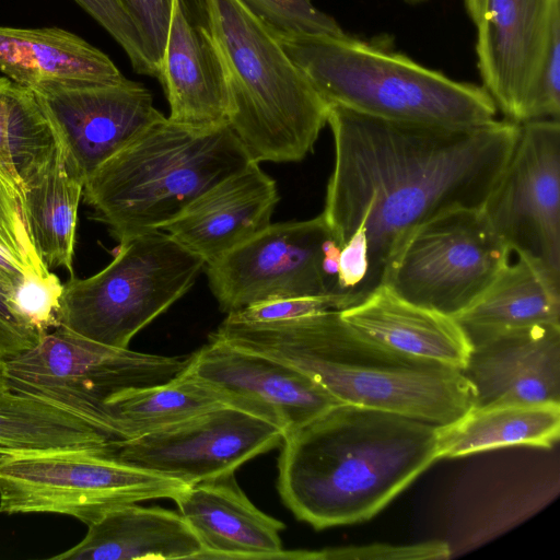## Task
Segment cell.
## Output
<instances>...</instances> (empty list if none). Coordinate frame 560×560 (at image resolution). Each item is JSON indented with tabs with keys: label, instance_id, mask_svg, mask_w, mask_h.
Segmentation results:
<instances>
[{
	"label": "cell",
	"instance_id": "6da1fadb",
	"mask_svg": "<svg viewBox=\"0 0 560 560\" xmlns=\"http://www.w3.org/2000/svg\"><path fill=\"white\" fill-rule=\"evenodd\" d=\"M335 163L322 212L338 244L361 232L369 249L366 298L383 285L411 232L445 212L481 209L516 144L521 125L401 122L328 104Z\"/></svg>",
	"mask_w": 560,
	"mask_h": 560
},
{
	"label": "cell",
	"instance_id": "7a4b0ae2",
	"mask_svg": "<svg viewBox=\"0 0 560 560\" xmlns=\"http://www.w3.org/2000/svg\"><path fill=\"white\" fill-rule=\"evenodd\" d=\"M436 428L337 404L283 436L280 498L317 530L365 522L439 459Z\"/></svg>",
	"mask_w": 560,
	"mask_h": 560
},
{
	"label": "cell",
	"instance_id": "3957f363",
	"mask_svg": "<svg viewBox=\"0 0 560 560\" xmlns=\"http://www.w3.org/2000/svg\"><path fill=\"white\" fill-rule=\"evenodd\" d=\"M209 337L284 362L342 404L435 425L474 407L472 388L460 370L392 351L355 330L340 311L267 323L226 317Z\"/></svg>",
	"mask_w": 560,
	"mask_h": 560
},
{
	"label": "cell",
	"instance_id": "277c9868",
	"mask_svg": "<svg viewBox=\"0 0 560 560\" xmlns=\"http://www.w3.org/2000/svg\"><path fill=\"white\" fill-rule=\"evenodd\" d=\"M253 162L229 124L197 129L162 117L84 182V201L125 242L162 230L201 194Z\"/></svg>",
	"mask_w": 560,
	"mask_h": 560
},
{
	"label": "cell",
	"instance_id": "5b68a950",
	"mask_svg": "<svg viewBox=\"0 0 560 560\" xmlns=\"http://www.w3.org/2000/svg\"><path fill=\"white\" fill-rule=\"evenodd\" d=\"M229 90V125L250 160L298 162L327 124L328 104L244 0H201Z\"/></svg>",
	"mask_w": 560,
	"mask_h": 560
},
{
	"label": "cell",
	"instance_id": "8992f818",
	"mask_svg": "<svg viewBox=\"0 0 560 560\" xmlns=\"http://www.w3.org/2000/svg\"><path fill=\"white\" fill-rule=\"evenodd\" d=\"M273 31L327 104L386 120L443 127L495 119L498 108L483 86L455 81L405 55L346 34Z\"/></svg>",
	"mask_w": 560,
	"mask_h": 560
},
{
	"label": "cell",
	"instance_id": "52a82bcc",
	"mask_svg": "<svg viewBox=\"0 0 560 560\" xmlns=\"http://www.w3.org/2000/svg\"><path fill=\"white\" fill-rule=\"evenodd\" d=\"M205 261L155 230L120 243L110 264L63 284L58 327L95 342L128 348L132 337L180 299Z\"/></svg>",
	"mask_w": 560,
	"mask_h": 560
},
{
	"label": "cell",
	"instance_id": "ba28073f",
	"mask_svg": "<svg viewBox=\"0 0 560 560\" xmlns=\"http://www.w3.org/2000/svg\"><path fill=\"white\" fill-rule=\"evenodd\" d=\"M187 363L188 358L110 347L58 327L5 361V377L9 390L73 413L117 440L106 401L128 388L168 382Z\"/></svg>",
	"mask_w": 560,
	"mask_h": 560
},
{
	"label": "cell",
	"instance_id": "9c48e42d",
	"mask_svg": "<svg viewBox=\"0 0 560 560\" xmlns=\"http://www.w3.org/2000/svg\"><path fill=\"white\" fill-rule=\"evenodd\" d=\"M103 450L0 451V512L57 513L89 525L113 508L173 500L189 487Z\"/></svg>",
	"mask_w": 560,
	"mask_h": 560
},
{
	"label": "cell",
	"instance_id": "30bf717a",
	"mask_svg": "<svg viewBox=\"0 0 560 560\" xmlns=\"http://www.w3.org/2000/svg\"><path fill=\"white\" fill-rule=\"evenodd\" d=\"M511 254L481 209H455L411 232L383 285L410 303L455 317L482 294Z\"/></svg>",
	"mask_w": 560,
	"mask_h": 560
},
{
	"label": "cell",
	"instance_id": "8fae6325",
	"mask_svg": "<svg viewBox=\"0 0 560 560\" xmlns=\"http://www.w3.org/2000/svg\"><path fill=\"white\" fill-rule=\"evenodd\" d=\"M514 150L481 211L517 256L560 276V124H520Z\"/></svg>",
	"mask_w": 560,
	"mask_h": 560
},
{
	"label": "cell",
	"instance_id": "7c38bea8",
	"mask_svg": "<svg viewBox=\"0 0 560 560\" xmlns=\"http://www.w3.org/2000/svg\"><path fill=\"white\" fill-rule=\"evenodd\" d=\"M331 237L322 213L310 220L270 223L206 264L209 287L221 311L230 314L278 299L339 295L322 267Z\"/></svg>",
	"mask_w": 560,
	"mask_h": 560
},
{
	"label": "cell",
	"instance_id": "4fadbf2b",
	"mask_svg": "<svg viewBox=\"0 0 560 560\" xmlns=\"http://www.w3.org/2000/svg\"><path fill=\"white\" fill-rule=\"evenodd\" d=\"M272 423L224 406L167 428L110 441L109 457L192 486L234 475L247 460L281 444Z\"/></svg>",
	"mask_w": 560,
	"mask_h": 560
},
{
	"label": "cell",
	"instance_id": "5bb4252c",
	"mask_svg": "<svg viewBox=\"0 0 560 560\" xmlns=\"http://www.w3.org/2000/svg\"><path fill=\"white\" fill-rule=\"evenodd\" d=\"M30 89V88H28ZM56 131L69 168L83 182L152 122L164 117L151 92L126 79L31 89Z\"/></svg>",
	"mask_w": 560,
	"mask_h": 560
},
{
	"label": "cell",
	"instance_id": "9a60e30c",
	"mask_svg": "<svg viewBox=\"0 0 560 560\" xmlns=\"http://www.w3.org/2000/svg\"><path fill=\"white\" fill-rule=\"evenodd\" d=\"M185 370L230 406L279 428L283 436L340 404L298 369L212 337L188 358Z\"/></svg>",
	"mask_w": 560,
	"mask_h": 560
},
{
	"label": "cell",
	"instance_id": "2e32d148",
	"mask_svg": "<svg viewBox=\"0 0 560 560\" xmlns=\"http://www.w3.org/2000/svg\"><path fill=\"white\" fill-rule=\"evenodd\" d=\"M560 0H487L477 25L483 88L514 122L528 120L551 21Z\"/></svg>",
	"mask_w": 560,
	"mask_h": 560
},
{
	"label": "cell",
	"instance_id": "e0dca14e",
	"mask_svg": "<svg viewBox=\"0 0 560 560\" xmlns=\"http://www.w3.org/2000/svg\"><path fill=\"white\" fill-rule=\"evenodd\" d=\"M460 370L474 407L560 404V325H535L467 337Z\"/></svg>",
	"mask_w": 560,
	"mask_h": 560
},
{
	"label": "cell",
	"instance_id": "ac0fdd59",
	"mask_svg": "<svg viewBox=\"0 0 560 560\" xmlns=\"http://www.w3.org/2000/svg\"><path fill=\"white\" fill-rule=\"evenodd\" d=\"M159 80L170 120L197 129L229 124L226 78L201 0H172Z\"/></svg>",
	"mask_w": 560,
	"mask_h": 560
},
{
	"label": "cell",
	"instance_id": "d6986e66",
	"mask_svg": "<svg viewBox=\"0 0 560 560\" xmlns=\"http://www.w3.org/2000/svg\"><path fill=\"white\" fill-rule=\"evenodd\" d=\"M278 201L276 182L250 162L201 194L162 230L206 265L268 226Z\"/></svg>",
	"mask_w": 560,
	"mask_h": 560
},
{
	"label": "cell",
	"instance_id": "ffe728a7",
	"mask_svg": "<svg viewBox=\"0 0 560 560\" xmlns=\"http://www.w3.org/2000/svg\"><path fill=\"white\" fill-rule=\"evenodd\" d=\"M201 541L199 559H308V551L282 549L285 524L260 511L234 475L187 487L173 499Z\"/></svg>",
	"mask_w": 560,
	"mask_h": 560
},
{
	"label": "cell",
	"instance_id": "44dd1931",
	"mask_svg": "<svg viewBox=\"0 0 560 560\" xmlns=\"http://www.w3.org/2000/svg\"><path fill=\"white\" fill-rule=\"evenodd\" d=\"M340 315L363 336L410 358L462 370L470 352L454 317L410 303L385 285Z\"/></svg>",
	"mask_w": 560,
	"mask_h": 560
},
{
	"label": "cell",
	"instance_id": "7402d4cb",
	"mask_svg": "<svg viewBox=\"0 0 560 560\" xmlns=\"http://www.w3.org/2000/svg\"><path fill=\"white\" fill-rule=\"evenodd\" d=\"M203 551L178 512L130 503L104 512L88 525L80 542L51 559H199Z\"/></svg>",
	"mask_w": 560,
	"mask_h": 560
},
{
	"label": "cell",
	"instance_id": "603a6c76",
	"mask_svg": "<svg viewBox=\"0 0 560 560\" xmlns=\"http://www.w3.org/2000/svg\"><path fill=\"white\" fill-rule=\"evenodd\" d=\"M0 71L30 89L124 78L106 54L59 27L0 26Z\"/></svg>",
	"mask_w": 560,
	"mask_h": 560
},
{
	"label": "cell",
	"instance_id": "cb8c5ba5",
	"mask_svg": "<svg viewBox=\"0 0 560 560\" xmlns=\"http://www.w3.org/2000/svg\"><path fill=\"white\" fill-rule=\"evenodd\" d=\"M455 320L466 337L535 325H560V276L517 256Z\"/></svg>",
	"mask_w": 560,
	"mask_h": 560
},
{
	"label": "cell",
	"instance_id": "d4e9b609",
	"mask_svg": "<svg viewBox=\"0 0 560 560\" xmlns=\"http://www.w3.org/2000/svg\"><path fill=\"white\" fill-rule=\"evenodd\" d=\"M560 434V404H503L472 407L438 425L440 458H457L501 447H552Z\"/></svg>",
	"mask_w": 560,
	"mask_h": 560
},
{
	"label": "cell",
	"instance_id": "484cf974",
	"mask_svg": "<svg viewBox=\"0 0 560 560\" xmlns=\"http://www.w3.org/2000/svg\"><path fill=\"white\" fill-rule=\"evenodd\" d=\"M83 182L66 161L62 147L54 160L23 188L22 206L34 246L51 270L73 275L78 209Z\"/></svg>",
	"mask_w": 560,
	"mask_h": 560
},
{
	"label": "cell",
	"instance_id": "4316f807",
	"mask_svg": "<svg viewBox=\"0 0 560 560\" xmlns=\"http://www.w3.org/2000/svg\"><path fill=\"white\" fill-rule=\"evenodd\" d=\"M230 406L215 389L185 369L163 384L133 387L112 396L105 405L117 440L138 438Z\"/></svg>",
	"mask_w": 560,
	"mask_h": 560
},
{
	"label": "cell",
	"instance_id": "83f0119b",
	"mask_svg": "<svg viewBox=\"0 0 560 560\" xmlns=\"http://www.w3.org/2000/svg\"><path fill=\"white\" fill-rule=\"evenodd\" d=\"M115 441L84 419L39 399L0 392V451L103 450Z\"/></svg>",
	"mask_w": 560,
	"mask_h": 560
},
{
	"label": "cell",
	"instance_id": "f1b7e54d",
	"mask_svg": "<svg viewBox=\"0 0 560 560\" xmlns=\"http://www.w3.org/2000/svg\"><path fill=\"white\" fill-rule=\"evenodd\" d=\"M60 148V140L33 91L1 77L0 168L22 198L25 184L54 160Z\"/></svg>",
	"mask_w": 560,
	"mask_h": 560
},
{
	"label": "cell",
	"instance_id": "f546056e",
	"mask_svg": "<svg viewBox=\"0 0 560 560\" xmlns=\"http://www.w3.org/2000/svg\"><path fill=\"white\" fill-rule=\"evenodd\" d=\"M49 271L32 241L20 192L0 182V277L14 292L25 278Z\"/></svg>",
	"mask_w": 560,
	"mask_h": 560
},
{
	"label": "cell",
	"instance_id": "4dcf8cb0",
	"mask_svg": "<svg viewBox=\"0 0 560 560\" xmlns=\"http://www.w3.org/2000/svg\"><path fill=\"white\" fill-rule=\"evenodd\" d=\"M120 45L133 70L159 79L160 67L138 23L121 0H74Z\"/></svg>",
	"mask_w": 560,
	"mask_h": 560
},
{
	"label": "cell",
	"instance_id": "1f68e13d",
	"mask_svg": "<svg viewBox=\"0 0 560 560\" xmlns=\"http://www.w3.org/2000/svg\"><path fill=\"white\" fill-rule=\"evenodd\" d=\"M270 27L308 35H343L339 24L310 0H244Z\"/></svg>",
	"mask_w": 560,
	"mask_h": 560
},
{
	"label": "cell",
	"instance_id": "d6a6232c",
	"mask_svg": "<svg viewBox=\"0 0 560 560\" xmlns=\"http://www.w3.org/2000/svg\"><path fill=\"white\" fill-rule=\"evenodd\" d=\"M63 284L49 271L25 278L12 294L21 317L39 335L58 328L59 302Z\"/></svg>",
	"mask_w": 560,
	"mask_h": 560
},
{
	"label": "cell",
	"instance_id": "836d02e7",
	"mask_svg": "<svg viewBox=\"0 0 560 560\" xmlns=\"http://www.w3.org/2000/svg\"><path fill=\"white\" fill-rule=\"evenodd\" d=\"M560 113V10L552 18L538 71L528 120L559 119ZM527 120V121H528Z\"/></svg>",
	"mask_w": 560,
	"mask_h": 560
},
{
	"label": "cell",
	"instance_id": "e575fe53",
	"mask_svg": "<svg viewBox=\"0 0 560 560\" xmlns=\"http://www.w3.org/2000/svg\"><path fill=\"white\" fill-rule=\"evenodd\" d=\"M349 307L340 295H315L287 298L260 302L228 314L226 317L247 323H267L299 318L326 311H342Z\"/></svg>",
	"mask_w": 560,
	"mask_h": 560
},
{
	"label": "cell",
	"instance_id": "d590c367",
	"mask_svg": "<svg viewBox=\"0 0 560 560\" xmlns=\"http://www.w3.org/2000/svg\"><path fill=\"white\" fill-rule=\"evenodd\" d=\"M450 556L451 548L442 540L410 545L372 544L311 551V559L442 560Z\"/></svg>",
	"mask_w": 560,
	"mask_h": 560
},
{
	"label": "cell",
	"instance_id": "8d00e7d4",
	"mask_svg": "<svg viewBox=\"0 0 560 560\" xmlns=\"http://www.w3.org/2000/svg\"><path fill=\"white\" fill-rule=\"evenodd\" d=\"M13 289L0 277V359L8 361L33 348L40 339L12 303Z\"/></svg>",
	"mask_w": 560,
	"mask_h": 560
},
{
	"label": "cell",
	"instance_id": "74e56055",
	"mask_svg": "<svg viewBox=\"0 0 560 560\" xmlns=\"http://www.w3.org/2000/svg\"><path fill=\"white\" fill-rule=\"evenodd\" d=\"M121 2L138 23L160 67L167 38L172 0H121Z\"/></svg>",
	"mask_w": 560,
	"mask_h": 560
},
{
	"label": "cell",
	"instance_id": "f35d334b",
	"mask_svg": "<svg viewBox=\"0 0 560 560\" xmlns=\"http://www.w3.org/2000/svg\"><path fill=\"white\" fill-rule=\"evenodd\" d=\"M465 4L469 16L477 26L483 16L487 0H465Z\"/></svg>",
	"mask_w": 560,
	"mask_h": 560
},
{
	"label": "cell",
	"instance_id": "ab89813d",
	"mask_svg": "<svg viewBox=\"0 0 560 560\" xmlns=\"http://www.w3.org/2000/svg\"><path fill=\"white\" fill-rule=\"evenodd\" d=\"M9 390L5 377V362L0 359V392Z\"/></svg>",
	"mask_w": 560,
	"mask_h": 560
},
{
	"label": "cell",
	"instance_id": "60d3db41",
	"mask_svg": "<svg viewBox=\"0 0 560 560\" xmlns=\"http://www.w3.org/2000/svg\"><path fill=\"white\" fill-rule=\"evenodd\" d=\"M405 1H407L409 3H420V2H423L425 0H405Z\"/></svg>",
	"mask_w": 560,
	"mask_h": 560
}]
</instances>
